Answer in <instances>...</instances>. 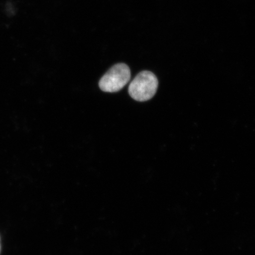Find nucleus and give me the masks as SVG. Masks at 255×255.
<instances>
[{"label": "nucleus", "instance_id": "obj_1", "mask_svg": "<svg viewBox=\"0 0 255 255\" xmlns=\"http://www.w3.org/2000/svg\"><path fill=\"white\" fill-rule=\"evenodd\" d=\"M158 81L154 73L142 71L130 82L128 92L133 100L145 102L151 100L157 92Z\"/></svg>", "mask_w": 255, "mask_h": 255}, {"label": "nucleus", "instance_id": "obj_3", "mask_svg": "<svg viewBox=\"0 0 255 255\" xmlns=\"http://www.w3.org/2000/svg\"><path fill=\"white\" fill-rule=\"evenodd\" d=\"M0 251H1V245H0Z\"/></svg>", "mask_w": 255, "mask_h": 255}, {"label": "nucleus", "instance_id": "obj_2", "mask_svg": "<svg viewBox=\"0 0 255 255\" xmlns=\"http://www.w3.org/2000/svg\"><path fill=\"white\" fill-rule=\"evenodd\" d=\"M130 71L126 64L119 63L112 68L103 76L99 82L102 91L105 92H119L129 81Z\"/></svg>", "mask_w": 255, "mask_h": 255}]
</instances>
